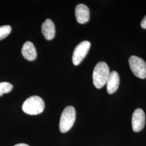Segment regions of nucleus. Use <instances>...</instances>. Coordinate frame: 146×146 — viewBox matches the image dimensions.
Masks as SVG:
<instances>
[{"mask_svg": "<svg viewBox=\"0 0 146 146\" xmlns=\"http://www.w3.org/2000/svg\"><path fill=\"white\" fill-rule=\"evenodd\" d=\"M110 74V68L106 63H98L93 73V81L95 87L98 89L102 88L106 84Z\"/></svg>", "mask_w": 146, "mask_h": 146, "instance_id": "f257e3e1", "label": "nucleus"}, {"mask_svg": "<svg viewBox=\"0 0 146 146\" xmlns=\"http://www.w3.org/2000/svg\"><path fill=\"white\" fill-rule=\"evenodd\" d=\"M44 102L38 96H32L28 98L22 104L23 111L29 115H38L44 109Z\"/></svg>", "mask_w": 146, "mask_h": 146, "instance_id": "f03ea898", "label": "nucleus"}, {"mask_svg": "<svg viewBox=\"0 0 146 146\" xmlns=\"http://www.w3.org/2000/svg\"><path fill=\"white\" fill-rule=\"evenodd\" d=\"M76 119V111L71 106L66 107L63 110L60 120L59 127L61 133L67 132L72 127Z\"/></svg>", "mask_w": 146, "mask_h": 146, "instance_id": "7ed1b4c3", "label": "nucleus"}, {"mask_svg": "<svg viewBox=\"0 0 146 146\" xmlns=\"http://www.w3.org/2000/svg\"><path fill=\"white\" fill-rule=\"evenodd\" d=\"M129 64L131 72L136 77L146 78V62L142 58L132 55L129 58Z\"/></svg>", "mask_w": 146, "mask_h": 146, "instance_id": "20e7f679", "label": "nucleus"}, {"mask_svg": "<svg viewBox=\"0 0 146 146\" xmlns=\"http://www.w3.org/2000/svg\"><path fill=\"white\" fill-rule=\"evenodd\" d=\"M90 47V43L88 41H84L80 43L75 47L73 52L72 61L75 66H78L82 61Z\"/></svg>", "mask_w": 146, "mask_h": 146, "instance_id": "39448f33", "label": "nucleus"}, {"mask_svg": "<svg viewBox=\"0 0 146 146\" xmlns=\"http://www.w3.org/2000/svg\"><path fill=\"white\" fill-rule=\"evenodd\" d=\"M146 115L143 110L137 108L134 111L132 115L131 124L133 130L135 132H139L143 129L145 125Z\"/></svg>", "mask_w": 146, "mask_h": 146, "instance_id": "423d86ee", "label": "nucleus"}, {"mask_svg": "<svg viewBox=\"0 0 146 146\" xmlns=\"http://www.w3.org/2000/svg\"><path fill=\"white\" fill-rule=\"evenodd\" d=\"M76 20L80 24L87 23L89 20L90 12L88 7L84 4L76 5L75 10Z\"/></svg>", "mask_w": 146, "mask_h": 146, "instance_id": "0eeeda50", "label": "nucleus"}, {"mask_svg": "<svg viewBox=\"0 0 146 146\" xmlns=\"http://www.w3.org/2000/svg\"><path fill=\"white\" fill-rule=\"evenodd\" d=\"M107 91L108 93L112 94L117 90L120 84V76L116 71L110 72L107 81Z\"/></svg>", "mask_w": 146, "mask_h": 146, "instance_id": "6e6552de", "label": "nucleus"}, {"mask_svg": "<svg viewBox=\"0 0 146 146\" xmlns=\"http://www.w3.org/2000/svg\"><path fill=\"white\" fill-rule=\"evenodd\" d=\"M22 56L26 60L32 61L36 59L37 52L36 48L33 43L27 41L24 43L22 48Z\"/></svg>", "mask_w": 146, "mask_h": 146, "instance_id": "1a4fd4ad", "label": "nucleus"}, {"mask_svg": "<svg viewBox=\"0 0 146 146\" xmlns=\"http://www.w3.org/2000/svg\"><path fill=\"white\" fill-rule=\"evenodd\" d=\"M42 33L47 40H52L55 35V25L50 19H47L42 24Z\"/></svg>", "mask_w": 146, "mask_h": 146, "instance_id": "9d476101", "label": "nucleus"}, {"mask_svg": "<svg viewBox=\"0 0 146 146\" xmlns=\"http://www.w3.org/2000/svg\"><path fill=\"white\" fill-rule=\"evenodd\" d=\"M13 88V85L9 82H0V96L4 94H7L11 92Z\"/></svg>", "mask_w": 146, "mask_h": 146, "instance_id": "9b49d317", "label": "nucleus"}, {"mask_svg": "<svg viewBox=\"0 0 146 146\" xmlns=\"http://www.w3.org/2000/svg\"><path fill=\"white\" fill-rule=\"evenodd\" d=\"M11 31V27L9 25L0 27V41L8 36Z\"/></svg>", "mask_w": 146, "mask_h": 146, "instance_id": "f8f14e48", "label": "nucleus"}, {"mask_svg": "<svg viewBox=\"0 0 146 146\" xmlns=\"http://www.w3.org/2000/svg\"><path fill=\"white\" fill-rule=\"evenodd\" d=\"M141 26L143 29H146V15L141 21Z\"/></svg>", "mask_w": 146, "mask_h": 146, "instance_id": "ddd939ff", "label": "nucleus"}, {"mask_svg": "<svg viewBox=\"0 0 146 146\" xmlns=\"http://www.w3.org/2000/svg\"><path fill=\"white\" fill-rule=\"evenodd\" d=\"M14 146H29V145H27V144H25V143H19V144H17V145H16Z\"/></svg>", "mask_w": 146, "mask_h": 146, "instance_id": "4468645a", "label": "nucleus"}]
</instances>
